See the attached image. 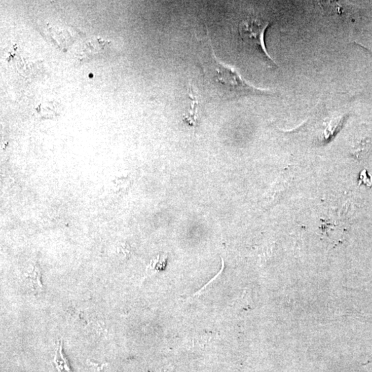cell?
<instances>
[{
	"instance_id": "52a82bcc",
	"label": "cell",
	"mask_w": 372,
	"mask_h": 372,
	"mask_svg": "<svg viewBox=\"0 0 372 372\" xmlns=\"http://www.w3.org/2000/svg\"><path fill=\"white\" fill-rule=\"evenodd\" d=\"M358 44V45H360V47H362V48H364V49L367 50V51H369L371 54H372V43H367V44H362L360 43V42H358V43H356Z\"/></svg>"
},
{
	"instance_id": "7a4b0ae2",
	"label": "cell",
	"mask_w": 372,
	"mask_h": 372,
	"mask_svg": "<svg viewBox=\"0 0 372 372\" xmlns=\"http://www.w3.org/2000/svg\"><path fill=\"white\" fill-rule=\"evenodd\" d=\"M270 24L269 21L260 16L247 17L239 25V38L243 45L252 51L257 52L266 60L271 61L264 44V34Z\"/></svg>"
},
{
	"instance_id": "277c9868",
	"label": "cell",
	"mask_w": 372,
	"mask_h": 372,
	"mask_svg": "<svg viewBox=\"0 0 372 372\" xmlns=\"http://www.w3.org/2000/svg\"><path fill=\"white\" fill-rule=\"evenodd\" d=\"M166 255H159L156 258H154L150 263L147 268V273L153 274L164 270L166 266Z\"/></svg>"
},
{
	"instance_id": "3957f363",
	"label": "cell",
	"mask_w": 372,
	"mask_h": 372,
	"mask_svg": "<svg viewBox=\"0 0 372 372\" xmlns=\"http://www.w3.org/2000/svg\"><path fill=\"white\" fill-rule=\"evenodd\" d=\"M54 362L58 372H72L68 360L65 357L64 353H63L61 342H59L58 345H57Z\"/></svg>"
},
{
	"instance_id": "5b68a950",
	"label": "cell",
	"mask_w": 372,
	"mask_h": 372,
	"mask_svg": "<svg viewBox=\"0 0 372 372\" xmlns=\"http://www.w3.org/2000/svg\"><path fill=\"white\" fill-rule=\"evenodd\" d=\"M189 93L192 98H193V103L192 104V108L189 115H185L184 119H185L186 122L189 123L190 125L196 127L197 122H198V119H197V101H196V97L193 95V91L192 88L191 89L190 88Z\"/></svg>"
},
{
	"instance_id": "6da1fadb",
	"label": "cell",
	"mask_w": 372,
	"mask_h": 372,
	"mask_svg": "<svg viewBox=\"0 0 372 372\" xmlns=\"http://www.w3.org/2000/svg\"><path fill=\"white\" fill-rule=\"evenodd\" d=\"M208 53V58L203 59L201 64L206 87L212 97L225 101L270 94L267 90L250 85L235 69L218 60L211 44Z\"/></svg>"
},
{
	"instance_id": "8992f818",
	"label": "cell",
	"mask_w": 372,
	"mask_h": 372,
	"mask_svg": "<svg viewBox=\"0 0 372 372\" xmlns=\"http://www.w3.org/2000/svg\"><path fill=\"white\" fill-rule=\"evenodd\" d=\"M366 176H367L366 171L365 170H363L362 173L360 174V179H361V181H363L364 184H365L366 185L371 186L372 185V181H369V180H367Z\"/></svg>"
}]
</instances>
